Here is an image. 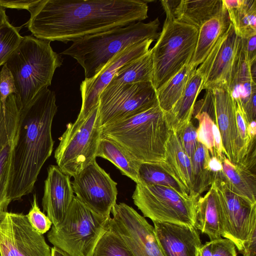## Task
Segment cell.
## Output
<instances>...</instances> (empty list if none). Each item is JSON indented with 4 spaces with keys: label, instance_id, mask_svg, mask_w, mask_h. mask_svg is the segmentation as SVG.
Returning <instances> with one entry per match:
<instances>
[{
    "label": "cell",
    "instance_id": "obj_1",
    "mask_svg": "<svg viewBox=\"0 0 256 256\" xmlns=\"http://www.w3.org/2000/svg\"><path fill=\"white\" fill-rule=\"evenodd\" d=\"M142 0H42L26 26L36 38L67 44L146 20Z\"/></svg>",
    "mask_w": 256,
    "mask_h": 256
},
{
    "label": "cell",
    "instance_id": "obj_2",
    "mask_svg": "<svg viewBox=\"0 0 256 256\" xmlns=\"http://www.w3.org/2000/svg\"><path fill=\"white\" fill-rule=\"evenodd\" d=\"M57 111L55 93L48 88L40 90L29 105L20 111L8 190L11 202L33 191L43 165L52 155L54 143L52 128Z\"/></svg>",
    "mask_w": 256,
    "mask_h": 256
},
{
    "label": "cell",
    "instance_id": "obj_3",
    "mask_svg": "<svg viewBox=\"0 0 256 256\" xmlns=\"http://www.w3.org/2000/svg\"><path fill=\"white\" fill-rule=\"evenodd\" d=\"M170 128L158 103L102 126V137L118 144L138 163H160Z\"/></svg>",
    "mask_w": 256,
    "mask_h": 256
},
{
    "label": "cell",
    "instance_id": "obj_4",
    "mask_svg": "<svg viewBox=\"0 0 256 256\" xmlns=\"http://www.w3.org/2000/svg\"><path fill=\"white\" fill-rule=\"evenodd\" d=\"M50 43L32 36H23L4 64L14 78L20 111L40 90L50 86L56 70L62 64V58L53 50Z\"/></svg>",
    "mask_w": 256,
    "mask_h": 256
},
{
    "label": "cell",
    "instance_id": "obj_5",
    "mask_svg": "<svg viewBox=\"0 0 256 256\" xmlns=\"http://www.w3.org/2000/svg\"><path fill=\"white\" fill-rule=\"evenodd\" d=\"M158 18L84 36L60 53L74 58L82 67L85 78L98 74L118 52L136 42L158 38Z\"/></svg>",
    "mask_w": 256,
    "mask_h": 256
},
{
    "label": "cell",
    "instance_id": "obj_6",
    "mask_svg": "<svg viewBox=\"0 0 256 256\" xmlns=\"http://www.w3.org/2000/svg\"><path fill=\"white\" fill-rule=\"evenodd\" d=\"M160 2L166 17L157 41L150 48L152 84L156 90L190 63L198 32V28L175 18L174 10L179 0Z\"/></svg>",
    "mask_w": 256,
    "mask_h": 256
},
{
    "label": "cell",
    "instance_id": "obj_7",
    "mask_svg": "<svg viewBox=\"0 0 256 256\" xmlns=\"http://www.w3.org/2000/svg\"><path fill=\"white\" fill-rule=\"evenodd\" d=\"M110 218L95 212L74 196L63 220L52 225L47 238L54 246L71 256H92Z\"/></svg>",
    "mask_w": 256,
    "mask_h": 256
},
{
    "label": "cell",
    "instance_id": "obj_8",
    "mask_svg": "<svg viewBox=\"0 0 256 256\" xmlns=\"http://www.w3.org/2000/svg\"><path fill=\"white\" fill-rule=\"evenodd\" d=\"M98 106L86 116H78L74 122L68 123L59 138L54 158L58 168L70 176H74L96 160L102 137Z\"/></svg>",
    "mask_w": 256,
    "mask_h": 256
},
{
    "label": "cell",
    "instance_id": "obj_9",
    "mask_svg": "<svg viewBox=\"0 0 256 256\" xmlns=\"http://www.w3.org/2000/svg\"><path fill=\"white\" fill-rule=\"evenodd\" d=\"M199 197L184 195L158 185L136 184L132 196L134 204L152 222H168L194 226Z\"/></svg>",
    "mask_w": 256,
    "mask_h": 256
},
{
    "label": "cell",
    "instance_id": "obj_10",
    "mask_svg": "<svg viewBox=\"0 0 256 256\" xmlns=\"http://www.w3.org/2000/svg\"><path fill=\"white\" fill-rule=\"evenodd\" d=\"M158 104L152 82L107 86L101 92L98 112L102 126Z\"/></svg>",
    "mask_w": 256,
    "mask_h": 256
},
{
    "label": "cell",
    "instance_id": "obj_11",
    "mask_svg": "<svg viewBox=\"0 0 256 256\" xmlns=\"http://www.w3.org/2000/svg\"><path fill=\"white\" fill-rule=\"evenodd\" d=\"M110 225L120 234L134 256H164L154 227L144 216L124 202L116 204Z\"/></svg>",
    "mask_w": 256,
    "mask_h": 256
},
{
    "label": "cell",
    "instance_id": "obj_12",
    "mask_svg": "<svg viewBox=\"0 0 256 256\" xmlns=\"http://www.w3.org/2000/svg\"><path fill=\"white\" fill-rule=\"evenodd\" d=\"M213 183L218 192L222 208V236L233 242L242 252L244 244L256 226V204H252L232 192L220 176Z\"/></svg>",
    "mask_w": 256,
    "mask_h": 256
},
{
    "label": "cell",
    "instance_id": "obj_13",
    "mask_svg": "<svg viewBox=\"0 0 256 256\" xmlns=\"http://www.w3.org/2000/svg\"><path fill=\"white\" fill-rule=\"evenodd\" d=\"M74 178L72 188L79 200L98 214L110 216L118 191L110 174L94 160Z\"/></svg>",
    "mask_w": 256,
    "mask_h": 256
},
{
    "label": "cell",
    "instance_id": "obj_14",
    "mask_svg": "<svg viewBox=\"0 0 256 256\" xmlns=\"http://www.w3.org/2000/svg\"><path fill=\"white\" fill-rule=\"evenodd\" d=\"M240 40L230 23L228 30L196 68L202 78V90L224 86L228 88Z\"/></svg>",
    "mask_w": 256,
    "mask_h": 256
},
{
    "label": "cell",
    "instance_id": "obj_15",
    "mask_svg": "<svg viewBox=\"0 0 256 256\" xmlns=\"http://www.w3.org/2000/svg\"><path fill=\"white\" fill-rule=\"evenodd\" d=\"M154 41L146 40L125 48L116 54L98 74L90 78H85L80 85L82 103L78 116H86L97 106L101 92L116 73L124 66L146 54Z\"/></svg>",
    "mask_w": 256,
    "mask_h": 256
},
{
    "label": "cell",
    "instance_id": "obj_16",
    "mask_svg": "<svg viewBox=\"0 0 256 256\" xmlns=\"http://www.w3.org/2000/svg\"><path fill=\"white\" fill-rule=\"evenodd\" d=\"M211 91L215 122L221 136L223 153L232 164H240L248 150L238 133L233 98L228 87Z\"/></svg>",
    "mask_w": 256,
    "mask_h": 256
},
{
    "label": "cell",
    "instance_id": "obj_17",
    "mask_svg": "<svg viewBox=\"0 0 256 256\" xmlns=\"http://www.w3.org/2000/svg\"><path fill=\"white\" fill-rule=\"evenodd\" d=\"M70 178L58 166L50 165L48 168L42 206L54 226L62 222L74 196Z\"/></svg>",
    "mask_w": 256,
    "mask_h": 256
},
{
    "label": "cell",
    "instance_id": "obj_18",
    "mask_svg": "<svg viewBox=\"0 0 256 256\" xmlns=\"http://www.w3.org/2000/svg\"><path fill=\"white\" fill-rule=\"evenodd\" d=\"M153 223L164 256H198L202 244L194 226L168 222Z\"/></svg>",
    "mask_w": 256,
    "mask_h": 256
},
{
    "label": "cell",
    "instance_id": "obj_19",
    "mask_svg": "<svg viewBox=\"0 0 256 256\" xmlns=\"http://www.w3.org/2000/svg\"><path fill=\"white\" fill-rule=\"evenodd\" d=\"M14 240L15 256H51V248L42 234L30 224L22 213L8 212Z\"/></svg>",
    "mask_w": 256,
    "mask_h": 256
},
{
    "label": "cell",
    "instance_id": "obj_20",
    "mask_svg": "<svg viewBox=\"0 0 256 256\" xmlns=\"http://www.w3.org/2000/svg\"><path fill=\"white\" fill-rule=\"evenodd\" d=\"M194 226L206 234L210 240L222 236V205L218 192L214 183L206 194L199 196L197 200Z\"/></svg>",
    "mask_w": 256,
    "mask_h": 256
},
{
    "label": "cell",
    "instance_id": "obj_21",
    "mask_svg": "<svg viewBox=\"0 0 256 256\" xmlns=\"http://www.w3.org/2000/svg\"><path fill=\"white\" fill-rule=\"evenodd\" d=\"M160 164L183 186L188 195L193 196L191 159L185 152L177 134L173 130H170L164 158Z\"/></svg>",
    "mask_w": 256,
    "mask_h": 256
},
{
    "label": "cell",
    "instance_id": "obj_22",
    "mask_svg": "<svg viewBox=\"0 0 256 256\" xmlns=\"http://www.w3.org/2000/svg\"><path fill=\"white\" fill-rule=\"evenodd\" d=\"M214 107L211 90H206L204 97L196 103L193 114L198 122L196 128L197 138L209 151L211 156H216L220 159L224 154L222 140L218 128L210 114Z\"/></svg>",
    "mask_w": 256,
    "mask_h": 256
},
{
    "label": "cell",
    "instance_id": "obj_23",
    "mask_svg": "<svg viewBox=\"0 0 256 256\" xmlns=\"http://www.w3.org/2000/svg\"><path fill=\"white\" fill-rule=\"evenodd\" d=\"M230 24L228 14L222 4L220 10L198 28L194 52L190 64L196 68L206 58L218 40Z\"/></svg>",
    "mask_w": 256,
    "mask_h": 256
},
{
    "label": "cell",
    "instance_id": "obj_24",
    "mask_svg": "<svg viewBox=\"0 0 256 256\" xmlns=\"http://www.w3.org/2000/svg\"><path fill=\"white\" fill-rule=\"evenodd\" d=\"M202 77L196 68L180 98L168 112H165L171 130L176 132L191 121L196 100L202 91Z\"/></svg>",
    "mask_w": 256,
    "mask_h": 256
},
{
    "label": "cell",
    "instance_id": "obj_25",
    "mask_svg": "<svg viewBox=\"0 0 256 256\" xmlns=\"http://www.w3.org/2000/svg\"><path fill=\"white\" fill-rule=\"evenodd\" d=\"M220 160L222 166L220 176L228 188L250 203L256 204V173L243 165L232 164L224 154Z\"/></svg>",
    "mask_w": 256,
    "mask_h": 256
},
{
    "label": "cell",
    "instance_id": "obj_26",
    "mask_svg": "<svg viewBox=\"0 0 256 256\" xmlns=\"http://www.w3.org/2000/svg\"><path fill=\"white\" fill-rule=\"evenodd\" d=\"M222 7V0H182L174 9V14L177 20L198 29Z\"/></svg>",
    "mask_w": 256,
    "mask_h": 256
},
{
    "label": "cell",
    "instance_id": "obj_27",
    "mask_svg": "<svg viewBox=\"0 0 256 256\" xmlns=\"http://www.w3.org/2000/svg\"><path fill=\"white\" fill-rule=\"evenodd\" d=\"M222 4L238 37L256 34V0H222Z\"/></svg>",
    "mask_w": 256,
    "mask_h": 256
},
{
    "label": "cell",
    "instance_id": "obj_28",
    "mask_svg": "<svg viewBox=\"0 0 256 256\" xmlns=\"http://www.w3.org/2000/svg\"><path fill=\"white\" fill-rule=\"evenodd\" d=\"M228 90L233 99L240 100L242 106L248 102L252 93L256 92V82L252 80L250 64L243 52L240 40Z\"/></svg>",
    "mask_w": 256,
    "mask_h": 256
},
{
    "label": "cell",
    "instance_id": "obj_29",
    "mask_svg": "<svg viewBox=\"0 0 256 256\" xmlns=\"http://www.w3.org/2000/svg\"><path fill=\"white\" fill-rule=\"evenodd\" d=\"M153 64L150 52L122 67L107 86H116L140 82H152Z\"/></svg>",
    "mask_w": 256,
    "mask_h": 256
},
{
    "label": "cell",
    "instance_id": "obj_30",
    "mask_svg": "<svg viewBox=\"0 0 256 256\" xmlns=\"http://www.w3.org/2000/svg\"><path fill=\"white\" fill-rule=\"evenodd\" d=\"M97 157L106 159L113 164L124 175L138 182V171L139 164L132 160L116 142L111 140L102 137L97 150Z\"/></svg>",
    "mask_w": 256,
    "mask_h": 256
},
{
    "label": "cell",
    "instance_id": "obj_31",
    "mask_svg": "<svg viewBox=\"0 0 256 256\" xmlns=\"http://www.w3.org/2000/svg\"><path fill=\"white\" fill-rule=\"evenodd\" d=\"M194 69L187 64L156 90L158 105L164 112H168L180 98Z\"/></svg>",
    "mask_w": 256,
    "mask_h": 256
},
{
    "label": "cell",
    "instance_id": "obj_32",
    "mask_svg": "<svg viewBox=\"0 0 256 256\" xmlns=\"http://www.w3.org/2000/svg\"><path fill=\"white\" fill-rule=\"evenodd\" d=\"M211 156L208 150L201 143L197 148L191 159L193 196L199 197L208 190L214 182L212 174L208 167Z\"/></svg>",
    "mask_w": 256,
    "mask_h": 256
},
{
    "label": "cell",
    "instance_id": "obj_33",
    "mask_svg": "<svg viewBox=\"0 0 256 256\" xmlns=\"http://www.w3.org/2000/svg\"><path fill=\"white\" fill-rule=\"evenodd\" d=\"M20 116L16 94L8 96L6 106L0 99V152L18 131Z\"/></svg>",
    "mask_w": 256,
    "mask_h": 256
},
{
    "label": "cell",
    "instance_id": "obj_34",
    "mask_svg": "<svg viewBox=\"0 0 256 256\" xmlns=\"http://www.w3.org/2000/svg\"><path fill=\"white\" fill-rule=\"evenodd\" d=\"M138 182L147 185H158L171 188L184 195H188L183 186L160 166V164L140 163Z\"/></svg>",
    "mask_w": 256,
    "mask_h": 256
},
{
    "label": "cell",
    "instance_id": "obj_35",
    "mask_svg": "<svg viewBox=\"0 0 256 256\" xmlns=\"http://www.w3.org/2000/svg\"><path fill=\"white\" fill-rule=\"evenodd\" d=\"M18 134V131L0 152V210L6 211L11 202L8 196V190L12 172L14 151Z\"/></svg>",
    "mask_w": 256,
    "mask_h": 256
},
{
    "label": "cell",
    "instance_id": "obj_36",
    "mask_svg": "<svg viewBox=\"0 0 256 256\" xmlns=\"http://www.w3.org/2000/svg\"><path fill=\"white\" fill-rule=\"evenodd\" d=\"M92 256H134L120 234L108 224Z\"/></svg>",
    "mask_w": 256,
    "mask_h": 256
},
{
    "label": "cell",
    "instance_id": "obj_37",
    "mask_svg": "<svg viewBox=\"0 0 256 256\" xmlns=\"http://www.w3.org/2000/svg\"><path fill=\"white\" fill-rule=\"evenodd\" d=\"M20 27L8 22L0 28V66L4 65L20 44L23 36Z\"/></svg>",
    "mask_w": 256,
    "mask_h": 256
},
{
    "label": "cell",
    "instance_id": "obj_38",
    "mask_svg": "<svg viewBox=\"0 0 256 256\" xmlns=\"http://www.w3.org/2000/svg\"><path fill=\"white\" fill-rule=\"evenodd\" d=\"M236 248L230 240L221 238L202 244L198 256H237Z\"/></svg>",
    "mask_w": 256,
    "mask_h": 256
},
{
    "label": "cell",
    "instance_id": "obj_39",
    "mask_svg": "<svg viewBox=\"0 0 256 256\" xmlns=\"http://www.w3.org/2000/svg\"><path fill=\"white\" fill-rule=\"evenodd\" d=\"M26 216L33 228L42 234L48 232L52 224L48 217L40 210L36 194L33 195L31 208Z\"/></svg>",
    "mask_w": 256,
    "mask_h": 256
},
{
    "label": "cell",
    "instance_id": "obj_40",
    "mask_svg": "<svg viewBox=\"0 0 256 256\" xmlns=\"http://www.w3.org/2000/svg\"><path fill=\"white\" fill-rule=\"evenodd\" d=\"M0 256H15L13 234L8 212L0 219Z\"/></svg>",
    "mask_w": 256,
    "mask_h": 256
},
{
    "label": "cell",
    "instance_id": "obj_41",
    "mask_svg": "<svg viewBox=\"0 0 256 256\" xmlns=\"http://www.w3.org/2000/svg\"><path fill=\"white\" fill-rule=\"evenodd\" d=\"M176 133L185 152L192 159L198 143L196 128L191 120Z\"/></svg>",
    "mask_w": 256,
    "mask_h": 256
},
{
    "label": "cell",
    "instance_id": "obj_42",
    "mask_svg": "<svg viewBox=\"0 0 256 256\" xmlns=\"http://www.w3.org/2000/svg\"><path fill=\"white\" fill-rule=\"evenodd\" d=\"M18 91L14 78L10 70L4 64L0 72V99L4 106H6L7 98L10 95H16Z\"/></svg>",
    "mask_w": 256,
    "mask_h": 256
},
{
    "label": "cell",
    "instance_id": "obj_43",
    "mask_svg": "<svg viewBox=\"0 0 256 256\" xmlns=\"http://www.w3.org/2000/svg\"><path fill=\"white\" fill-rule=\"evenodd\" d=\"M42 0H0V6L4 8L26 10L29 12Z\"/></svg>",
    "mask_w": 256,
    "mask_h": 256
},
{
    "label": "cell",
    "instance_id": "obj_44",
    "mask_svg": "<svg viewBox=\"0 0 256 256\" xmlns=\"http://www.w3.org/2000/svg\"><path fill=\"white\" fill-rule=\"evenodd\" d=\"M241 46L245 57L250 64L256 60V34L240 38Z\"/></svg>",
    "mask_w": 256,
    "mask_h": 256
},
{
    "label": "cell",
    "instance_id": "obj_45",
    "mask_svg": "<svg viewBox=\"0 0 256 256\" xmlns=\"http://www.w3.org/2000/svg\"><path fill=\"white\" fill-rule=\"evenodd\" d=\"M256 226L254 227L244 244L242 253L246 256H256Z\"/></svg>",
    "mask_w": 256,
    "mask_h": 256
},
{
    "label": "cell",
    "instance_id": "obj_46",
    "mask_svg": "<svg viewBox=\"0 0 256 256\" xmlns=\"http://www.w3.org/2000/svg\"><path fill=\"white\" fill-rule=\"evenodd\" d=\"M256 92L252 93L248 101L242 106L249 123L256 120Z\"/></svg>",
    "mask_w": 256,
    "mask_h": 256
},
{
    "label": "cell",
    "instance_id": "obj_47",
    "mask_svg": "<svg viewBox=\"0 0 256 256\" xmlns=\"http://www.w3.org/2000/svg\"><path fill=\"white\" fill-rule=\"evenodd\" d=\"M208 167L210 171L213 175L214 180L218 174L222 172V162L216 156H210L208 162Z\"/></svg>",
    "mask_w": 256,
    "mask_h": 256
},
{
    "label": "cell",
    "instance_id": "obj_48",
    "mask_svg": "<svg viewBox=\"0 0 256 256\" xmlns=\"http://www.w3.org/2000/svg\"><path fill=\"white\" fill-rule=\"evenodd\" d=\"M8 22H9V20L6 14V10L0 6V28Z\"/></svg>",
    "mask_w": 256,
    "mask_h": 256
},
{
    "label": "cell",
    "instance_id": "obj_49",
    "mask_svg": "<svg viewBox=\"0 0 256 256\" xmlns=\"http://www.w3.org/2000/svg\"><path fill=\"white\" fill-rule=\"evenodd\" d=\"M248 135L251 139L256 138V122L252 121L249 123L248 127Z\"/></svg>",
    "mask_w": 256,
    "mask_h": 256
},
{
    "label": "cell",
    "instance_id": "obj_50",
    "mask_svg": "<svg viewBox=\"0 0 256 256\" xmlns=\"http://www.w3.org/2000/svg\"><path fill=\"white\" fill-rule=\"evenodd\" d=\"M51 256H71L67 252L60 250V248L53 246L51 248Z\"/></svg>",
    "mask_w": 256,
    "mask_h": 256
},
{
    "label": "cell",
    "instance_id": "obj_51",
    "mask_svg": "<svg viewBox=\"0 0 256 256\" xmlns=\"http://www.w3.org/2000/svg\"><path fill=\"white\" fill-rule=\"evenodd\" d=\"M6 212H7V211L0 210V219L3 216L4 214L6 213Z\"/></svg>",
    "mask_w": 256,
    "mask_h": 256
},
{
    "label": "cell",
    "instance_id": "obj_52",
    "mask_svg": "<svg viewBox=\"0 0 256 256\" xmlns=\"http://www.w3.org/2000/svg\"><path fill=\"white\" fill-rule=\"evenodd\" d=\"M243 256H246L245 255H243Z\"/></svg>",
    "mask_w": 256,
    "mask_h": 256
}]
</instances>
